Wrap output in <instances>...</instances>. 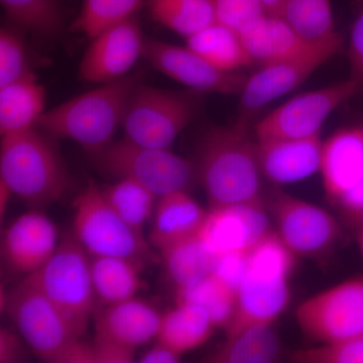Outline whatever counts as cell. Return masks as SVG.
I'll list each match as a JSON object with an SVG mask.
<instances>
[{
    "mask_svg": "<svg viewBox=\"0 0 363 363\" xmlns=\"http://www.w3.org/2000/svg\"><path fill=\"white\" fill-rule=\"evenodd\" d=\"M195 164L209 208L262 200L257 140L248 135L247 123L209 128L200 140Z\"/></svg>",
    "mask_w": 363,
    "mask_h": 363,
    "instance_id": "1",
    "label": "cell"
},
{
    "mask_svg": "<svg viewBox=\"0 0 363 363\" xmlns=\"http://www.w3.org/2000/svg\"><path fill=\"white\" fill-rule=\"evenodd\" d=\"M296 257L274 231L250 250L226 339L253 327L272 325L283 314L290 303L289 281Z\"/></svg>",
    "mask_w": 363,
    "mask_h": 363,
    "instance_id": "2",
    "label": "cell"
},
{
    "mask_svg": "<svg viewBox=\"0 0 363 363\" xmlns=\"http://www.w3.org/2000/svg\"><path fill=\"white\" fill-rule=\"evenodd\" d=\"M140 74H128L72 98L45 111L38 128L52 138L79 143L88 154L112 142L123 124L133 91L140 84Z\"/></svg>",
    "mask_w": 363,
    "mask_h": 363,
    "instance_id": "3",
    "label": "cell"
},
{
    "mask_svg": "<svg viewBox=\"0 0 363 363\" xmlns=\"http://www.w3.org/2000/svg\"><path fill=\"white\" fill-rule=\"evenodd\" d=\"M0 181L33 210L60 201L71 185L58 149L35 128L1 136Z\"/></svg>",
    "mask_w": 363,
    "mask_h": 363,
    "instance_id": "4",
    "label": "cell"
},
{
    "mask_svg": "<svg viewBox=\"0 0 363 363\" xmlns=\"http://www.w3.org/2000/svg\"><path fill=\"white\" fill-rule=\"evenodd\" d=\"M4 310L43 362L94 363L91 344L76 335L57 308L26 279L6 295Z\"/></svg>",
    "mask_w": 363,
    "mask_h": 363,
    "instance_id": "5",
    "label": "cell"
},
{
    "mask_svg": "<svg viewBox=\"0 0 363 363\" xmlns=\"http://www.w3.org/2000/svg\"><path fill=\"white\" fill-rule=\"evenodd\" d=\"M82 338L96 310L91 255L73 233L60 240L56 252L39 271L26 277Z\"/></svg>",
    "mask_w": 363,
    "mask_h": 363,
    "instance_id": "6",
    "label": "cell"
},
{
    "mask_svg": "<svg viewBox=\"0 0 363 363\" xmlns=\"http://www.w3.org/2000/svg\"><path fill=\"white\" fill-rule=\"evenodd\" d=\"M88 155L100 173L116 180L135 181L159 198L178 191H188L198 181L195 161L169 150L138 145L125 138L112 140Z\"/></svg>",
    "mask_w": 363,
    "mask_h": 363,
    "instance_id": "7",
    "label": "cell"
},
{
    "mask_svg": "<svg viewBox=\"0 0 363 363\" xmlns=\"http://www.w3.org/2000/svg\"><path fill=\"white\" fill-rule=\"evenodd\" d=\"M73 210L72 233L91 257H123L142 266L157 260L152 245L119 216L94 181L79 193Z\"/></svg>",
    "mask_w": 363,
    "mask_h": 363,
    "instance_id": "8",
    "label": "cell"
},
{
    "mask_svg": "<svg viewBox=\"0 0 363 363\" xmlns=\"http://www.w3.org/2000/svg\"><path fill=\"white\" fill-rule=\"evenodd\" d=\"M203 93L172 91L140 83L131 95L123 124L124 138L155 149L169 150L202 107Z\"/></svg>",
    "mask_w": 363,
    "mask_h": 363,
    "instance_id": "9",
    "label": "cell"
},
{
    "mask_svg": "<svg viewBox=\"0 0 363 363\" xmlns=\"http://www.w3.org/2000/svg\"><path fill=\"white\" fill-rule=\"evenodd\" d=\"M295 319L303 334L319 345L345 342L363 335V277L308 298Z\"/></svg>",
    "mask_w": 363,
    "mask_h": 363,
    "instance_id": "10",
    "label": "cell"
},
{
    "mask_svg": "<svg viewBox=\"0 0 363 363\" xmlns=\"http://www.w3.org/2000/svg\"><path fill=\"white\" fill-rule=\"evenodd\" d=\"M342 45V33L336 32L329 39L312 45L300 54L260 67L255 73L248 76L241 91L242 116L238 121L247 123L248 117L255 112L302 85L318 68L335 56Z\"/></svg>",
    "mask_w": 363,
    "mask_h": 363,
    "instance_id": "11",
    "label": "cell"
},
{
    "mask_svg": "<svg viewBox=\"0 0 363 363\" xmlns=\"http://www.w3.org/2000/svg\"><path fill=\"white\" fill-rule=\"evenodd\" d=\"M362 84L348 78L286 101L255 125V140H301L321 135L332 112L354 96Z\"/></svg>",
    "mask_w": 363,
    "mask_h": 363,
    "instance_id": "12",
    "label": "cell"
},
{
    "mask_svg": "<svg viewBox=\"0 0 363 363\" xmlns=\"http://www.w3.org/2000/svg\"><path fill=\"white\" fill-rule=\"evenodd\" d=\"M269 208L279 240L295 257H320L338 240V222L312 203L277 190L269 200Z\"/></svg>",
    "mask_w": 363,
    "mask_h": 363,
    "instance_id": "13",
    "label": "cell"
},
{
    "mask_svg": "<svg viewBox=\"0 0 363 363\" xmlns=\"http://www.w3.org/2000/svg\"><path fill=\"white\" fill-rule=\"evenodd\" d=\"M143 58L152 68L200 93L240 95L247 75L238 72H224L188 48L145 38Z\"/></svg>",
    "mask_w": 363,
    "mask_h": 363,
    "instance_id": "14",
    "label": "cell"
},
{
    "mask_svg": "<svg viewBox=\"0 0 363 363\" xmlns=\"http://www.w3.org/2000/svg\"><path fill=\"white\" fill-rule=\"evenodd\" d=\"M274 233L264 200L209 208L200 229L207 247L217 255L250 252Z\"/></svg>",
    "mask_w": 363,
    "mask_h": 363,
    "instance_id": "15",
    "label": "cell"
},
{
    "mask_svg": "<svg viewBox=\"0 0 363 363\" xmlns=\"http://www.w3.org/2000/svg\"><path fill=\"white\" fill-rule=\"evenodd\" d=\"M145 40L138 16L107 28L93 38L86 50L79 65V78L104 84L128 75L143 57Z\"/></svg>",
    "mask_w": 363,
    "mask_h": 363,
    "instance_id": "16",
    "label": "cell"
},
{
    "mask_svg": "<svg viewBox=\"0 0 363 363\" xmlns=\"http://www.w3.org/2000/svg\"><path fill=\"white\" fill-rule=\"evenodd\" d=\"M60 242L54 222L39 210H33L11 222L1 240V257L13 274L39 271L51 259Z\"/></svg>",
    "mask_w": 363,
    "mask_h": 363,
    "instance_id": "17",
    "label": "cell"
},
{
    "mask_svg": "<svg viewBox=\"0 0 363 363\" xmlns=\"http://www.w3.org/2000/svg\"><path fill=\"white\" fill-rule=\"evenodd\" d=\"M95 337L135 350L157 337L162 314L140 298L96 307Z\"/></svg>",
    "mask_w": 363,
    "mask_h": 363,
    "instance_id": "18",
    "label": "cell"
},
{
    "mask_svg": "<svg viewBox=\"0 0 363 363\" xmlns=\"http://www.w3.org/2000/svg\"><path fill=\"white\" fill-rule=\"evenodd\" d=\"M320 135L301 140H257L262 176L277 185L297 183L320 171Z\"/></svg>",
    "mask_w": 363,
    "mask_h": 363,
    "instance_id": "19",
    "label": "cell"
},
{
    "mask_svg": "<svg viewBox=\"0 0 363 363\" xmlns=\"http://www.w3.org/2000/svg\"><path fill=\"white\" fill-rule=\"evenodd\" d=\"M320 172L333 203L363 182V128H343L323 142Z\"/></svg>",
    "mask_w": 363,
    "mask_h": 363,
    "instance_id": "20",
    "label": "cell"
},
{
    "mask_svg": "<svg viewBox=\"0 0 363 363\" xmlns=\"http://www.w3.org/2000/svg\"><path fill=\"white\" fill-rule=\"evenodd\" d=\"M207 213L208 210L191 197L188 191L162 196L152 215L150 245L161 250L196 235L200 233Z\"/></svg>",
    "mask_w": 363,
    "mask_h": 363,
    "instance_id": "21",
    "label": "cell"
},
{
    "mask_svg": "<svg viewBox=\"0 0 363 363\" xmlns=\"http://www.w3.org/2000/svg\"><path fill=\"white\" fill-rule=\"evenodd\" d=\"M240 37L252 63L260 66L290 58L318 44L306 42L281 16L269 13Z\"/></svg>",
    "mask_w": 363,
    "mask_h": 363,
    "instance_id": "22",
    "label": "cell"
},
{
    "mask_svg": "<svg viewBox=\"0 0 363 363\" xmlns=\"http://www.w3.org/2000/svg\"><path fill=\"white\" fill-rule=\"evenodd\" d=\"M45 90L33 72L0 88V135L32 130L45 112Z\"/></svg>",
    "mask_w": 363,
    "mask_h": 363,
    "instance_id": "23",
    "label": "cell"
},
{
    "mask_svg": "<svg viewBox=\"0 0 363 363\" xmlns=\"http://www.w3.org/2000/svg\"><path fill=\"white\" fill-rule=\"evenodd\" d=\"M215 329L211 317L203 308L176 304L175 308L162 314L157 340L184 355L204 345Z\"/></svg>",
    "mask_w": 363,
    "mask_h": 363,
    "instance_id": "24",
    "label": "cell"
},
{
    "mask_svg": "<svg viewBox=\"0 0 363 363\" xmlns=\"http://www.w3.org/2000/svg\"><path fill=\"white\" fill-rule=\"evenodd\" d=\"M142 264L117 257H91V274L98 304L109 306L135 298L143 288Z\"/></svg>",
    "mask_w": 363,
    "mask_h": 363,
    "instance_id": "25",
    "label": "cell"
},
{
    "mask_svg": "<svg viewBox=\"0 0 363 363\" xmlns=\"http://www.w3.org/2000/svg\"><path fill=\"white\" fill-rule=\"evenodd\" d=\"M160 252L164 271L175 289L192 285L212 274L218 260L199 233L162 248Z\"/></svg>",
    "mask_w": 363,
    "mask_h": 363,
    "instance_id": "26",
    "label": "cell"
},
{
    "mask_svg": "<svg viewBox=\"0 0 363 363\" xmlns=\"http://www.w3.org/2000/svg\"><path fill=\"white\" fill-rule=\"evenodd\" d=\"M186 45L221 71L238 72L253 64L240 33L217 21L187 38Z\"/></svg>",
    "mask_w": 363,
    "mask_h": 363,
    "instance_id": "27",
    "label": "cell"
},
{
    "mask_svg": "<svg viewBox=\"0 0 363 363\" xmlns=\"http://www.w3.org/2000/svg\"><path fill=\"white\" fill-rule=\"evenodd\" d=\"M7 18L18 30L37 39L55 42L65 32V16L58 0H0Z\"/></svg>",
    "mask_w": 363,
    "mask_h": 363,
    "instance_id": "28",
    "label": "cell"
},
{
    "mask_svg": "<svg viewBox=\"0 0 363 363\" xmlns=\"http://www.w3.org/2000/svg\"><path fill=\"white\" fill-rule=\"evenodd\" d=\"M283 348L272 325L241 332L205 358L210 363H271L281 357Z\"/></svg>",
    "mask_w": 363,
    "mask_h": 363,
    "instance_id": "29",
    "label": "cell"
},
{
    "mask_svg": "<svg viewBox=\"0 0 363 363\" xmlns=\"http://www.w3.org/2000/svg\"><path fill=\"white\" fill-rule=\"evenodd\" d=\"M147 9L152 21L185 39L216 23L214 0H147Z\"/></svg>",
    "mask_w": 363,
    "mask_h": 363,
    "instance_id": "30",
    "label": "cell"
},
{
    "mask_svg": "<svg viewBox=\"0 0 363 363\" xmlns=\"http://www.w3.org/2000/svg\"><path fill=\"white\" fill-rule=\"evenodd\" d=\"M176 304H191L203 308L216 328L230 324L236 309V291L216 274H208L192 285L175 289Z\"/></svg>",
    "mask_w": 363,
    "mask_h": 363,
    "instance_id": "31",
    "label": "cell"
},
{
    "mask_svg": "<svg viewBox=\"0 0 363 363\" xmlns=\"http://www.w3.org/2000/svg\"><path fill=\"white\" fill-rule=\"evenodd\" d=\"M278 16L311 44L323 42L336 33L331 0H285Z\"/></svg>",
    "mask_w": 363,
    "mask_h": 363,
    "instance_id": "32",
    "label": "cell"
},
{
    "mask_svg": "<svg viewBox=\"0 0 363 363\" xmlns=\"http://www.w3.org/2000/svg\"><path fill=\"white\" fill-rule=\"evenodd\" d=\"M105 198L128 225L143 233L145 224L154 215L159 197L149 189L128 179H119L102 187Z\"/></svg>",
    "mask_w": 363,
    "mask_h": 363,
    "instance_id": "33",
    "label": "cell"
},
{
    "mask_svg": "<svg viewBox=\"0 0 363 363\" xmlns=\"http://www.w3.org/2000/svg\"><path fill=\"white\" fill-rule=\"evenodd\" d=\"M145 4L147 0H83L72 30L92 40L107 28L138 16Z\"/></svg>",
    "mask_w": 363,
    "mask_h": 363,
    "instance_id": "34",
    "label": "cell"
},
{
    "mask_svg": "<svg viewBox=\"0 0 363 363\" xmlns=\"http://www.w3.org/2000/svg\"><path fill=\"white\" fill-rule=\"evenodd\" d=\"M14 28L2 26L0 30V88L30 73L25 42Z\"/></svg>",
    "mask_w": 363,
    "mask_h": 363,
    "instance_id": "35",
    "label": "cell"
},
{
    "mask_svg": "<svg viewBox=\"0 0 363 363\" xmlns=\"http://www.w3.org/2000/svg\"><path fill=\"white\" fill-rule=\"evenodd\" d=\"M214 4L217 23L240 35L267 14L262 0H214Z\"/></svg>",
    "mask_w": 363,
    "mask_h": 363,
    "instance_id": "36",
    "label": "cell"
},
{
    "mask_svg": "<svg viewBox=\"0 0 363 363\" xmlns=\"http://www.w3.org/2000/svg\"><path fill=\"white\" fill-rule=\"evenodd\" d=\"M290 360L296 363H363V335L345 342L293 351Z\"/></svg>",
    "mask_w": 363,
    "mask_h": 363,
    "instance_id": "37",
    "label": "cell"
},
{
    "mask_svg": "<svg viewBox=\"0 0 363 363\" xmlns=\"http://www.w3.org/2000/svg\"><path fill=\"white\" fill-rule=\"evenodd\" d=\"M248 253L236 252L221 255L217 260L214 274L223 279L234 290L238 291L245 269H247Z\"/></svg>",
    "mask_w": 363,
    "mask_h": 363,
    "instance_id": "38",
    "label": "cell"
},
{
    "mask_svg": "<svg viewBox=\"0 0 363 363\" xmlns=\"http://www.w3.org/2000/svg\"><path fill=\"white\" fill-rule=\"evenodd\" d=\"M348 60L350 66V78L363 85V9L351 28Z\"/></svg>",
    "mask_w": 363,
    "mask_h": 363,
    "instance_id": "39",
    "label": "cell"
},
{
    "mask_svg": "<svg viewBox=\"0 0 363 363\" xmlns=\"http://www.w3.org/2000/svg\"><path fill=\"white\" fill-rule=\"evenodd\" d=\"M28 347L20 332L2 327L0 329V362H23L28 359Z\"/></svg>",
    "mask_w": 363,
    "mask_h": 363,
    "instance_id": "40",
    "label": "cell"
},
{
    "mask_svg": "<svg viewBox=\"0 0 363 363\" xmlns=\"http://www.w3.org/2000/svg\"><path fill=\"white\" fill-rule=\"evenodd\" d=\"M94 363H130L135 362V351L118 344L94 338L92 344Z\"/></svg>",
    "mask_w": 363,
    "mask_h": 363,
    "instance_id": "41",
    "label": "cell"
},
{
    "mask_svg": "<svg viewBox=\"0 0 363 363\" xmlns=\"http://www.w3.org/2000/svg\"><path fill=\"white\" fill-rule=\"evenodd\" d=\"M334 203L343 210L344 213L363 221V182L341 196Z\"/></svg>",
    "mask_w": 363,
    "mask_h": 363,
    "instance_id": "42",
    "label": "cell"
},
{
    "mask_svg": "<svg viewBox=\"0 0 363 363\" xmlns=\"http://www.w3.org/2000/svg\"><path fill=\"white\" fill-rule=\"evenodd\" d=\"M183 355L172 350L166 344L157 341V343L145 351L140 357L138 362L142 363H178L181 362Z\"/></svg>",
    "mask_w": 363,
    "mask_h": 363,
    "instance_id": "43",
    "label": "cell"
},
{
    "mask_svg": "<svg viewBox=\"0 0 363 363\" xmlns=\"http://www.w3.org/2000/svg\"><path fill=\"white\" fill-rule=\"evenodd\" d=\"M267 13L278 16L285 0H262Z\"/></svg>",
    "mask_w": 363,
    "mask_h": 363,
    "instance_id": "44",
    "label": "cell"
},
{
    "mask_svg": "<svg viewBox=\"0 0 363 363\" xmlns=\"http://www.w3.org/2000/svg\"><path fill=\"white\" fill-rule=\"evenodd\" d=\"M357 245L363 259V221H362V225H360L357 233Z\"/></svg>",
    "mask_w": 363,
    "mask_h": 363,
    "instance_id": "45",
    "label": "cell"
}]
</instances>
